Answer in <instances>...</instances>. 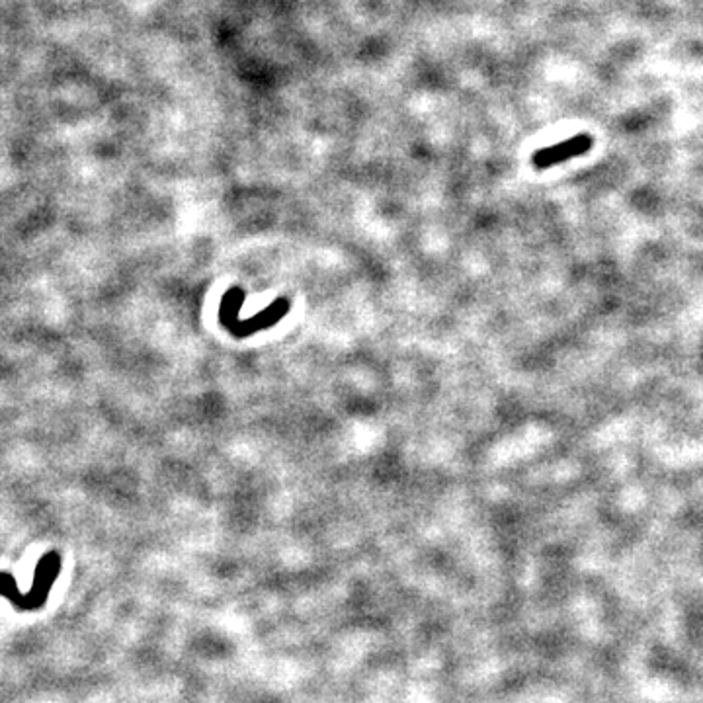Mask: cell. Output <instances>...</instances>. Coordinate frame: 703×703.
<instances>
[{
  "mask_svg": "<svg viewBox=\"0 0 703 703\" xmlns=\"http://www.w3.org/2000/svg\"><path fill=\"white\" fill-rule=\"evenodd\" d=\"M592 137L590 135H575V137L566 139V141H561L557 145L553 146H545L538 151L533 155V165L539 166V168H547L551 165H557V163H563V161H568L573 156H580L585 155L586 151H590L592 146Z\"/></svg>",
  "mask_w": 703,
  "mask_h": 703,
  "instance_id": "obj_1",
  "label": "cell"
}]
</instances>
